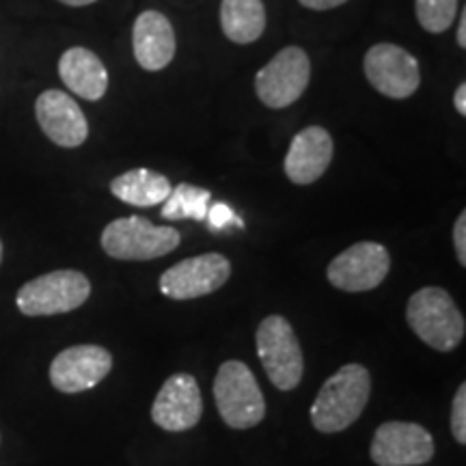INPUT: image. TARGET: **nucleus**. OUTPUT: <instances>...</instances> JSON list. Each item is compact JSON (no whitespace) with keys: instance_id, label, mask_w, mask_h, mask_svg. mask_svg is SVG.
I'll use <instances>...</instances> for the list:
<instances>
[{"instance_id":"nucleus-12","label":"nucleus","mask_w":466,"mask_h":466,"mask_svg":"<svg viewBox=\"0 0 466 466\" xmlns=\"http://www.w3.org/2000/svg\"><path fill=\"white\" fill-rule=\"evenodd\" d=\"M113 370V357L100 346H72L56 354L50 382L61 393H83L100 384Z\"/></svg>"},{"instance_id":"nucleus-18","label":"nucleus","mask_w":466,"mask_h":466,"mask_svg":"<svg viewBox=\"0 0 466 466\" xmlns=\"http://www.w3.org/2000/svg\"><path fill=\"white\" fill-rule=\"evenodd\" d=\"M171 182L165 175L149 171V168H132L110 182V192L119 201L134 208H154L162 206L171 195Z\"/></svg>"},{"instance_id":"nucleus-14","label":"nucleus","mask_w":466,"mask_h":466,"mask_svg":"<svg viewBox=\"0 0 466 466\" xmlns=\"http://www.w3.org/2000/svg\"><path fill=\"white\" fill-rule=\"evenodd\" d=\"M203 400L190 374H175L162 384L151 406V419L167 432H186L201 421Z\"/></svg>"},{"instance_id":"nucleus-24","label":"nucleus","mask_w":466,"mask_h":466,"mask_svg":"<svg viewBox=\"0 0 466 466\" xmlns=\"http://www.w3.org/2000/svg\"><path fill=\"white\" fill-rule=\"evenodd\" d=\"M453 247H456L460 266H466V212H460L453 225Z\"/></svg>"},{"instance_id":"nucleus-27","label":"nucleus","mask_w":466,"mask_h":466,"mask_svg":"<svg viewBox=\"0 0 466 466\" xmlns=\"http://www.w3.org/2000/svg\"><path fill=\"white\" fill-rule=\"evenodd\" d=\"M456 42H458L460 48H466V11H462V15H460Z\"/></svg>"},{"instance_id":"nucleus-6","label":"nucleus","mask_w":466,"mask_h":466,"mask_svg":"<svg viewBox=\"0 0 466 466\" xmlns=\"http://www.w3.org/2000/svg\"><path fill=\"white\" fill-rule=\"evenodd\" d=\"M258 354L268 378L281 391H291L302 380L305 360L291 324L283 316H268L258 329Z\"/></svg>"},{"instance_id":"nucleus-28","label":"nucleus","mask_w":466,"mask_h":466,"mask_svg":"<svg viewBox=\"0 0 466 466\" xmlns=\"http://www.w3.org/2000/svg\"><path fill=\"white\" fill-rule=\"evenodd\" d=\"M58 3L67 5V7H86V5L97 3V0H58Z\"/></svg>"},{"instance_id":"nucleus-11","label":"nucleus","mask_w":466,"mask_h":466,"mask_svg":"<svg viewBox=\"0 0 466 466\" xmlns=\"http://www.w3.org/2000/svg\"><path fill=\"white\" fill-rule=\"evenodd\" d=\"M370 456L378 466H421L434 458V439L410 421H387L376 430Z\"/></svg>"},{"instance_id":"nucleus-21","label":"nucleus","mask_w":466,"mask_h":466,"mask_svg":"<svg viewBox=\"0 0 466 466\" xmlns=\"http://www.w3.org/2000/svg\"><path fill=\"white\" fill-rule=\"evenodd\" d=\"M415 14L423 31L441 35L456 22L458 0H415Z\"/></svg>"},{"instance_id":"nucleus-29","label":"nucleus","mask_w":466,"mask_h":466,"mask_svg":"<svg viewBox=\"0 0 466 466\" xmlns=\"http://www.w3.org/2000/svg\"><path fill=\"white\" fill-rule=\"evenodd\" d=\"M0 261H3V242H0Z\"/></svg>"},{"instance_id":"nucleus-4","label":"nucleus","mask_w":466,"mask_h":466,"mask_svg":"<svg viewBox=\"0 0 466 466\" xmlns=\"http://www.w3.org/2000/svg\"><path fill=\"white\" fill-rule=\"evenodd\" d=\"M214 400L223 421L233 430L255 428L266 417V400L253 371L242 360H227L214 380Z\"/></svg>"},{"instance_id":"nucleus-5","label":"nucleus","mask_w":466,"mask_h":466,"mask_svg":"<svg viewBox=\"0 0 466 466\" xmlns=\"http://www.w3.org/2000/svg\"><path fill=\"white\" fill-rule=\"evenodd\" d=\"M91 296V283L78 270H55L25 283L15 305L28 318L56 316L83 307Z\"/></svg>"},{"instance_id":"nucleus-1","label":"nucleus","mask_w":466,"mask_h":466,"mask_svg":"<svg viewBox=\"0 0 466 466\" xmlns=\"http://www.w3.org/2000/svg\"><path fill=\"white\" fill-rule=\"evenodd\" d=\"M371 393V376L367 367L343 365L322 384L311 406V423L318 432H343L363 415Z\"/></svg>"},{"instance_id":"nucleus-23","label":"nucleus","mask_w":466,"mask_h":466,"mask_svg":"<svg viewBox=\"0 0 466 466\" xmlns=\"http://www.w3.org/2000/svg\"><path fill=\"white\" fill-rule=\"evenodd\" d=\"M208 220L209 225H212V229H223V227L231 223H238L242 227V220L238 218L236 214H233V209L229 206H225V203H214V206H209Z\"/></svg>"},{"instance_id":"nucleus-16","label":"nucleus","mask_w":466,"mask_h":466,"mask_svg":"<svg viewBox=\"0 0 466 466\" xmlns=\"http://www.w3.org/2000/svg\"><path fill=\"white\" fill-rule=\"evenodd\" d=\"M134 58L145 72H160L171 66L177 39L171 20L156 9L143 11L132 28Z\"/></svg>"},{"instance_id":"nucleus-10","label":"nucleus","mask_w":466,"mask_h":466,"mask_svg":"<svg viewBox=\"0 0 466 466\" xmlns=\"http://www.w3.org/2000/svg\"><path fill=\"white\" fill-rule=\"evenodd\" d=\"M231 277V264L220 253H203L182 259L160 277V291L173 300H192L223 288Z\"/></svg>"},{"instance_id":"nucleus-7","label":"nucleus","mask_w":466,"mask_h":466,"mask_svg":"<svg viewBox=\"0 0 466 466\" xmlns=\"http://www.w3.org/2000/svg\"><path fill=\"white\" fill-rule=\"evenodd\" d=\"M311 80V61L299 46L279 50L255 76V93L268 108H288L299 102Z\"/></svg>"},{"instance_id":"nucleus-13","label":"nucleus","mask_w":466,"mask_h":466,"mask_svg":"<svg viewBox=\"0 0 466 466\" xmlns=\"http://www.w3.org/2000/svg\"><path fill=\"white\" fill-rule=\"evenodd\" d=\"M35 116L42 132L58 147L76 149L89 137V121L83 108L66 91H44L35 102Z\"/></svg>"},{"instance_id":"nucleus-26","label":"nucleus","mask_w":466,"mask_h":466,"mask_svg":"<svg viewBox=\"0 0 466 466\" xmlns=\"http://www.w3.org/2000/svg\"><path fill=\"white\" fill-rule=\"evenodd\" d=\"M453 106H456V110L460 115H466V85H458L456 93H453Z\"/></svg>"},{"instance_id":"nucleus-20","label":"nucleus","mask_w":466,"mask_h":466,"mask_svg":"<svg viewBox=\"0 0 466 466\" xmlns=\"http://www.w3.org/2000/svg\"><path fill=\"white\" fill-rule=\"evenodd\" d=\"M212 192L192 184H179L171 188L162 208V218L167 220H206Z\"/></svg>"},{"instance_id":"nucleus-2","label":"nucleus","mask_w":466,"mask_h":466,"mask_svg":"<svg viewBox=\"0 0 466 466\" xmlns=\"http://www.w3.org/2000/svg\"><path fill=\"white\" fill-rule=\"evenodd\" d=\"M406 319L415 335L439 352H451L464 339L466 322L450 291L423 288L408 300Z\"/></svg>"},{"instance_id":"nucleus-25","label":"nucleus","mask_w":466,"mask_h":466,"mask_svg":"<svg viewBox=\"0 0 466 466\" xmlns=\"http://www.w3.org/2000/svg\"><path fill=\"white\" fill-rule=\"evenodd\" d=\"M302 7L313 9V11H329V9H337L341 5H346L348 0H299Z\"/></svg>"},{"instance_id":"nucleus-22","label":"nucleus","mask_w":466,"mask_h":466,"mask_svg":"<svg viewBox=\"0 0 466 466\" xmlns=\"http://www.w3.org/2000/svg\"><path fill=\"white\" fill-rule=\"evenodd\" d=\"M451 434L460 445L466 442V384H460L451 404Z\"/></svg>"},{"instance_id":"nucleus-15","label":"nucleus","mask_w":466,"mask_h":466,"mask_svg":"<svg viewBox=\"0 0 466 466\" xmlns=\"http://www.w3.org/2000/svg\"><path fill=\"white\" fill-rule=\"evenodd\" d=\"M333 154L335 145L330 132L322 126H309L291 138L283 160L285 175L299 186L318 182L333 162Z\"/></svg>"},{"instance_id":"nucleus-3","label":"nucleus","mask_w":466,"mask_h":466,"mask_svg":"<svg viewBox=\"0 0 466 466\" xmlns=\"http://www.w3.org/2000/svg\"><path fill=\"white\" fill-rule=\"evenodd\" d=\"M179 231L149 223L143 217H126L108 223L102 231V248L121 261H149L165 258L179 247Z\"/></svg>"},{"instance_id":"nucleus-8","label":"nucleus","mask_w":466,"mask_h":466,"mask_svg":"<svg viewBox=\"0 0 466 466\" xmlns=\"http://www.w3.org/2000/svg\"><path fill=\"white\" fill-rule=\"evenodd\" d=\"M367 83L391 100H406L421 85L419 61L395 44H376L367 50L363 61Z\"/></svg>"},{"instance_id":"nucleus-17","label":"nucleus","mask_w":466,"mask_h":466,"mask_svg":"<svg viewBox=\"0 0 466 466\" xmlns=\"http://www.w3.org/2000/svg\"><path fill=\"white\" fill-rule=\"evenodd\" d=\"M58 76L74 96L97 102L108 91V69L102 58L89 48H69L58 58Z\"/></svg>"},{"instance_id":"nucleus-19","label":"nucleus","mask_w":466,"mask_h":466,"mask_svg":"<svg viewBox=\"0 0 466 466\" xmlns=\"http://www.w3.org/2000/svg\"><path fill=\"white\" fill-rule=\"evenodd\" d=\"M220 26L233 44H253L266 31L264 0H223L220 3Z\"/></svg>"},{"instance_id":"nucleus-9","label":"nucleus","mask_w":466,"mask_h":466,"mask_svg":"<svg viewBox=\"0 0 466 466\" xmlns=\"http://www.w3.org/2000/svg\"><path fill=\"white\" fill-rule=\"evenodd\" d=\"M391 270V255L378 242H357L329 264V281L337 289L360 294L371 291Z\"/></svg>"}]
</instances>
